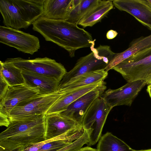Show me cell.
I'll list each match as a JSON object with an SVG mask.
<instances>
[{
	"instance_id": "cell-1",
	"label": "cell",
	"mask_w": 151,
	"mask_h": 151,
	"mask_svg": "<svg viewBox=\"0 0 151 151\" xmlns=\"http://www.w3.org/2000/svg\"><path fill=\"white\" fill-rule=\"evenodd\" d=\"M35 31L40 33L46 41L52 42L67 50L70 57L76 51L90 47L95 43L91 34L78 24L66 21L47 19L40 17L32 24Z\"/></svg>"
},
{
	"instance_id": "cell-2",
	"label": "cell",
	"mask_w": 151,
	"mask_h": 151,
	"mask_svg": "<svg viewBox=\"0 0 151 151\" xmlns=\"http://www.w3.org/2000/svg\"><path fill=\"white\" fill-rule=\"evenodd\" d=\"M46 115L11 121L0 134V151H23L45 140Z\"/></svg>"
},
{
	"instance_id": "cell-3",
	"label": "cell",
	"mask_w": 151,
	"mask_h": 151,
	"mask_svg": "<svg viewBox=\"0 0 151 151\" xmlns=\"http://www.w3.org/2000/svg\"><path fill=\"white\" fill-rule=\"evenodd\" d=\"M44 0H0V12L6 27L26 29L42 15Z\"/></svg>"
},
{
	"instance_id": "cell-4",
	"label": "cell",
	"mask_w": 151,
	"mask_h": 151,
	"mask_svg": "<svg viewBox=\"0 0 151 151\" xmlns=\"http://www.w3.org/2000/svg\"><path fill=\"white\" fill-rule=\"evenodd\" d=\"M95 43L90 47L91 52L78 59L73 68L67 72L60 81L59 86L68 83L78 77L88 73L104 69L115 54L110 47L100 45L94 47Z\"/></svg>"
},
{
	"instance_id": "cell-5",
	"label": "cell",
	"mask_w": 151,
	"mask_h": 151,
	"mask_svg": "<svg viewBox=\"0 0 151 151\" xmlns=\"http://www.w3.org/2000/svg\"><path fill=\"white\" fill-rule=\"evenodd\" d=\"M127 82L143 80L151 84V47L139 52L113 68Z\"/></svg>"
},
{
	"instance_id": "cell-6",
	"label": "cell",
	"mask_w": 151,
	"mask_h": 151,
	"mask_svg": "<svg viewBox=\"0 0 151 151\" xmlns=\"http://www.w3.org/2000/svg\"><path fill=\"white\" fill-rule=\"evenodd\" d=\"M112 109L100 96L93 101L86 111L82 125L88 134V145H95L101 138L104 125Z\"/></svg>"
},
{
	"instance_id": "cell-7",
	"label": "cell",
	"mask_w": 151,
	"mask_h": 151,
	"mask_svg": "<svg viewBox=\"0 0 151 151\" xmlns=\"http://www.w3.org/2000/svg\"><path fill=\"white\" fill-rule=\"evenodd\" d=\"M45 126V140L59 138L72 142L84 131L81 124L60 114L46 115Z\"/></svg>"
},
{
	"instance_id": "cell-8",
	"label": "cell",
	"mask_w": 151,
	"mask_h": 151,
	"mask_svg": "<svg viewBox=\"0 0 151 151\" xmlns=\"http://www.w3.org/2000/svg\"><path fill=\"white\" fill-rule=\"evenodd\" d=\"M5 61L12 64L22 71L53 78L60 81L67 72L62 64L47 57L32 59L19 57L9 58Z\"/></svg>"
},
{
	"instance_id": "cell-9",
	"label": "cell",
	"mask_w": 151,
	"mask_h": 151,
	"mask_svg": "<svg viewBox=\"0 0 151 151\" xmlns=\"http://www.w3.org/2000/svg\"><path fill=\"white\" fill-rule=\"evenodd\" d=\"M63 93L56 92L37 97L21 103L14 108L8 116L10 121L24 119L46 114L50 107Z\"/></svg>"
},
{
	"instance_id": "cell-10",
	"label": "cell",
	"mask_w": 151,
	"mask_h": 151,
	"mask_svg": "<svg viewBox=\"0 0 151 151\" xmlns=\"http://www.w3.org/2000/svg\"><path fill=\"white\" fill-rule=\"evenodd\" d=\"M0 42L15 48L19 51L32 55L40 48L37 37L6 26H0Z\"/></svg>"
},
{
	"instance_id": "cell-11",
	"label": "cell",
	"mask_w": 151,
	"mask_h": 151,
	"mask_svg": "<svg viewBox=\"0 0 151 151\" xmlns=\"http://www.w3.org/2000/svg\"><path fill=\"white\" fill-rule=\"evenodd\" d=\"M146 85L143 80L128 82L117 89H109L105 91L100 96L112 108L121 105L130 106Z\"/></svg>"
},
{
	"instance_id": "cell-12",
	"label": "cell",
	"mask_w": 151,
	"mask_h": 151,
	"mask_svg": "<svg viewBox=\"0 0 151 151\" xmlns=\"http://www.w3.org/2000/svg\"><path fill=\"white\" fill-rule=\"evenodd\" d=\"M40 95L37 88L26 84L9 86L4 97L0 99V112L8 116L15 107Z\"/></svg>"
},
{
	"instance_id": "cell-13",
	"label": "cell",
	"mask_w": 151,
	"mask_h": 151,
	"mask_svg": "<svg viewBox=\"0 0 151 151\" xmlns=\"http://www.w3.org/2000/svg\"><path fill=\"white\" fill-rule=\"evenodd\" d=\"M105 82L101 85L81 96L60 114L82 124L83 116L93 101L105 91Z\"/></svg>"
},
{
	"instance_id": "cell-14",
	"label": "cell",
	"mask_w": 151,
	"mask_h": 151,
	"mask_svg": "<svg viewBox=\"0 0 151 151\" xmlns=\"http://www.w3.org/2000/svg\"><path fill=\"white\" fill-rule=\"evenodd\" d=\"M112 2L118 9L129 13L151 31V4L147 0H114Z\"/></svg>"
},
{
	"instance_id": "cell-15",
	"label": "cell",
	"mask_w": 151,
	"mask_h": 151,
	"mask_svg": "<svg viewBox=\"0 0 151 151\" xmlns=\"http://www.w3.org/2000/svg\"><path fill=\"white\" fill-rule=\"evenodd\" d=\"M88 142L87 137L83 134L72 142L59 138L45 140L33 145L23 151H77Z\"/></svg>"
},
{
	"instance_id": "cell-16",
	"label": "cell",
	"mask_w": 151,
	"mask_h": 151,
	"mask_svg": "<svg viewBox=\"0 0 151 151\" xmlns=\"http://www.w3.org/2000/svg\"><path fill=\"white\" fill-rule=\"evenodd\" d=\"M75 6L74 0H44L41 17L50 20L67 21Z\"/></svg>"
},
{
	"instance_id": "cell-17",
	"label": "cell",
	"mask_w": 151,
	"mask_h": 151,
	"mask_svg": "<svg viewBox=\"0 0 151 151\" xmlns=\"http://www.w3.org/2000/svg\"><path fill=\"white\" fill-rule=\"evenodd\" d=\"M22 71L25 84L37 88L40 95L49 94L57 91L60 82L57 79L36 73Z\"/></svg>"
},
{
	"instance_id": "cell-18",
	"label": "cell",
	"mask_w": 151,
	"mask_h": 151,
	"mask_svg": "<svg viewBox=\"0 0 151 151\" xmlns=\"http://www.w3.org/2000/svg\"><path fill=\"white\" fill-rule=\"evenodd\" d=\"M104 81L94 83L63 93L62 96L50 107L46 115L60 114L78 98L101 85Z\"/></svg>"
},
{
	"instance_id": "cell-19",
	"label": "cell",
	"mask_w": 151,
	"mask_h": 151,
	"mask_svg": "<svg viewBox=\"0 0 151 151\" xmlns=\"http://www.w3.org/2000/svg\"><path fill=\"white\" fill-rule=\"evenodd\" d=\"M150 47L151 34L134 39L130 42L127 49L122 52L115 53L112 59L104 70L108 72L132 55Z\"/></svg>"
},
{
	"instance_id": "cell-20",
	"label": "cell",
	"mask_w": 151,
	"mask_h": 151,
	"mask_svg": "<svg viewBox=\"0 0 151 151\" xmlns=\"http://www.w3.org/2000/svg\"><path fill=\"white\" fill-rule=\"evenodd\" d=\"M108 73L104 69L95 71L83 74L72 81L58 86L57 92L64 93L95 83L104 81Z\"/></svg>"
},
{
	"instance_id": "cell-21",
	"label": "cell",
	"mask_w": 151,
	"mask_h": 151,
	"mask_svg": "<svg viewBox=\"0 0 151 151\" xmlns=\"http://www.w3.org/2000/svg\"><path fill=\"white\" fill-rule=\"evenodd\" d=\"M114 5L112 1L102 0L80 20L78 24L84 28L92 27L105 17L113 9Z\"/></svg>"
},
{
	"instance_id": "cell-22",
	"label": "cell",
	"mask_w": 151,
	"mask_h": 151,
	"mask_svg": "<svg viewBox=\"0 0 151 151\" xmlns=\"http://www.w3.org/2000/svg\"><path fill=\"white\" fill-rule=\"evenodd\" d=\"M97 150V151H134L125 142L110 132L101 137Z\"/></svg>"
},
{
	"instance_id": "cell-23",
	"label": "cell",
	"mask_w": 151,
	"mask_h": 151,
	"mask_svg": "<svg viewBox=\"0 0 151 151\" xmlns=\"http://www.w3.org/2000/svg\"><path fill=\"white\" fill-rule=\"evenodd\" d=\"M0 74L9 86L25 84L22 70L10 63L0 61Z\"/></svg>"
},
{
	"instance_id": "cell-24",
	"label": "cell",
	"mask_w": 151,
	"mask_h": 151,
	"mask_svg": "<svg viewBox=\"0 0 151 151\" xmlns=\"http://www.w3.org/2000/svg\"><path fill=\"white\" fill-rule=\"evenodd\" d=\"M101 1V0H74L75 6L66 21L78 24L80 20Z\"/></svg>"
},
{
	"instance_id": "cell-25",
	"label": "cell",
	"mask_w": 151,
	"mask_h": 151,
	"mask_svg": "<svg viewBox=\"0 0 151 151\" xmlns=\"http://www.w3.org/2000/svg\"><path fill=\"white\" fill-rule=\"evenodd\" d=\"M9 87L8 83L0 74V99L4 97Z\"/></svg>"
},
{
	"instance_id": "cell-26",
	"label": "cell",
	"mask_w": 151,
	"mask_h": 151,
	"mask_svg": "<svg viewBox=\"0 0 151 151\" xmlns=\"http://www.w3.org/2000/svg\"><path fill=\"white\" fill-rule=\"evenodd\" d=\"M10 122L8 116L3 112H0V125L8 127L10 124Z\"/></svg>"
},
{
	"instance_id": "cell-27",
	"label": "cell",
	"mask_w": 151,
	"mask_h": 151,
	"mask_svg": "<svg viewBox=\"0 0 151 151\" xmlns=\"http://www.w3.org/2000/svg\"><path fill=\"white\" fill-rule=\"evenodd\" d=\"M118 34V33L115 30H110L107 33L106 37L108 39H112L116 37Z\"/></svg>"
},
{
	"instance_id": "cell-28",
	"label": "cell",
	"mask_w": 151,
	"mask_h": 151,
	"mask_svg": "<svg viewBox=\"0 0 151 151\" xmlns=\"http://www.w3.org/2000/svg\"><path fill=\"white\" fill-rule=\"evenodd\" d=\"M77 151H97V149L89 147H82Z\"/></svg>"
},
{
	"instance_id": "cell-29",
	"label": "cell",
	"mask_w": 151,
	"mask_h": 151,
	"mask_svg": "<svg viewBox=\"0 0 151 151\" xmlns=\"http://www.w3.org/2000/svg\"><path fill=\"white\" fill-rule=\"evenodd\" d=\"M146 91L151 99V84L148 85Z\"/></svg>"
},
{
	"instance_id": "cell-30",
	"label": "cell",
	"mask_w": 151,
	"mask_h": 151,
	"mask_svg": "<svg viewBox=\"0 0 151 151\" xmlns=\"http://www.w3.org/2000/svg\"><path fill=\"white\" fill-rule=\"evenodd\" d=\"M134 151H151V149L146 150H134Z\"/></svg>"
},
{
	"instance_id": "cell-31",
	"label": "cell",
	"mask_w": 151,
	"mask_h": 151,
	"mask_svg": "<svg viewBox=\"0 0 151 151\" xmlns=\"http://www.w3.org/2000/svg\"><path fill=\"white\" fill-rule=\"evenodd\" d=\"M147 1L151 4V0H147Z\"/></svg>"
}]
</instances>
